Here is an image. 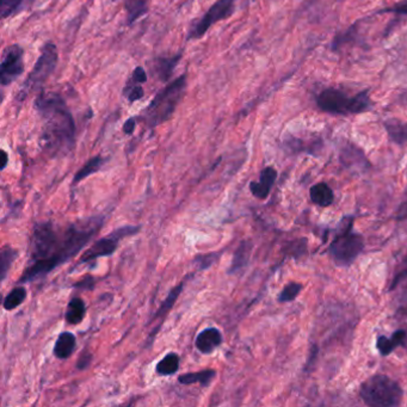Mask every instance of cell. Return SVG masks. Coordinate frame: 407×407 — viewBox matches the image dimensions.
I'll use <instances>...</instances> for the list:
<instances>
[{"label":"cell","mask_w":407,"mask_h":407,"mask_svg":"<svg viewBox=\"0 0 407 407\" xmlns=\"http://www.w3.org/2000/svg\"><path fill=\"white\" fill-rule=\"evenodd\" d=\"M103 225V219L92 218L57 227L52 223L35 225L29 243V261L18 283H29L48 275L75 257L88 245Z\"/></svg>","instance_id":"cell-1"},{"label":"cell","mask_w":407,"mask_h":407,"mask_svg":"<svg viewBox=\"0 0 407 407\" xmlns=\"http://www.w3.org/2000/svg\"><path fill=\"white\" fill-rule=\"evenodd\" d=\"M44 120L39 144L49 155L70 152L75 144V122L65 100L55 92H41L34 102Z\"/></svg>","instance_id":"cell-2"},{"label":"cell","mask_w":407,"mask_h":407,"mask_svg":"<svg viewBox=\"0 0 407 407\" xmlns=\"http://www.w3.org/2000/svg\"><path fill=\"white\" fill-rule=\"evenodd\" d=\"M185 91L187 75H183L158 92L142 115L146 124L155 128L169 121L183 100Z\"/></svg>","instance_id":"cell-3"},{"label":"cell","mask_w":407,"mask_h":407,"mask_svg":"<svg viewBox=\"0 0 407 407\" xmlns=\"http://www.w3.org/2000/svg\"><path fill=\"white\" fill-rule=\"evenodd\" d=\"M359 397L370 407H397L401 405L404 390L397 381L384 374L368 377L359 388Z\"/></svg>","instance_id":"cell-4"},{"label":"cell","mask_w":407,"mask_h":407,"mask_svg":"<svg viewBox=\"0 0 407 407\" xmlns=\"http://www.w3.org/2000/svg\"><path fill=\"white\" fill-rule=\"evenodd\" d=\"M352 223L354 220L346 219V226L328 247V254L338 267H350L364 249L363 236L352 231Z\"/></svg>","instance_id":"cell-5"},{"label":"cell","mask_w":407,"mask_h":407,"mask_svg":"<svg viewBox=\"0 0 407 407\" xmlns=\"http://www.w3.org/2000/svg\"><path fill=\"white\" fill-rule=\"evenodd\" d=\"M57 61H59V53H57V46L53 42H47L41 48L35 65L24 80L22 88L18 93L17 101H24L30 92L42 88V85L54 73V70L57 68Z\"/></svg>","instance_id":"cell-6"},{"label":"cell","mask_w":407,"mask_h":407,"mask_svg":"<svg viewBox=\"0 0 407 407\" xmlns=\"http://www.w3.org/2000/svg\"><path fill=\"white\" fill-rule=\"evenodd\" d=\"M140 231L139 226H123L101 238L90 246L79 259L78 264H86L102 257H110L117 249L120 241L127 236H135Z\"/></svg>","instance_id":"cell-7"},{"label":"cell","mask_w":407,"mask_h":407,"mask_svg":"<svg viewBox=\"0 0 407 407\" xmlns=\"http://www.w3.org/2000/svg\"><path fill=\"white\" fill-rule=\"evenodd\" d=\"M236 9V0H218L210 6L201 19H198L189 31L188 39H202L207 31L218 22L231 17Z\"/></svg>","instance_id":"cell-8"},{"label":"cell","mask_w":407,"mask_h":407,"mask_svg":"<svg viewBox=\"0 0 407 407\" xmlns=\"http://www.w3.org/2000/svg\"><path fill=\"white\" fill-rule=\"evenodd\" d=\"M24 72V50L19 44H11L1 54L0 64V83L1 86H9L15 83Z\"/></svg>","instance_id":"cell-9"},{"label":"cell","mask_w":407,"mask_h":407,"mask_svg":"<svg viewBox=\"0 0 407 407\" xmlns=\"http://www.w3.org/2000/svg\"><path fill=\"white\" fill-rule=\"evenodd\" d=\"M316 104L320 110L333 115L350 114L351 97L338 88H325L316 97Z\"/></svg>","instance_id":"cell-10"},{"label":"cell","mask_w":407,"mask_h":407,"mask_svg":"<svg viewBox=\"0 0 407 407\" xmlns=\"http://www.w3.org/2000/svg\"><path fill=\"white\" fill-rule=\"evenodd\" d=\"M223 332L219 328H207L197 334L195 346L201 354H209L223 346Z\"/></svg>","instance_id":"cell-11"},{"label":"cell","mask_w":407,"mask_h":407,"mask_svg":"<svg viewBox=\"0 0 407 407\" xmlns=\"http://www.w3.org/2000/svg\"><path fill=\"white\" fill-rule=\"evenodd\" d=\"M277 180V171L274 167L263 169L258 182L249 183V191L258 200H265L272 193V188Z\"/></svg>","instance_id":"cell-12"},{"label":"cell","mask_w":407,"mask_h":407,"mask_svg":"<svg viewBox=\"0 0 407 407\" xmlns=\"http://www.w3.org/2000/svg\"><path fill=\"white\" fill-rule=\"evenodd\" d=\"M77 348V337L72 332H61L59 334L53 354L59 359H70Z\"/></svg>","instance_id":"cell-13"},{"label":"cell","mask_w":407,"mask_h":407,"mask_svg":"<svg viewBox=\"0 0 407 407\" xmlns=\"http://www.w3.org/2000/svg\"><path fill=\"white\" fill-rule=\"evenodd\" d=\"M407 332L405 330H398L390 336H379L377 341V348L381 356H388L392 354L398 346H405L406 341Z\"/></svg>","instance_id":"cell-14"},{"label":"cell","mask_w":407,"mask_h":407,"mask_svg":"<svg viewBox=\"0 0 407 407\" xmlns=\"http://www.w3.org/2000/svg\"><path fill=\"white\" fill-rule=\"evenodd\" d=\"M310 197H311L312 203L323 208L331 206L334 201L332 189L330 188L325 182L312 185V188L310 189Z\"/></svg>","instance_id":"cell-15"},{"label":"cell","mask_w":407,"mask_h":407,"mask_svg":"<svg viewBox=\"0 0 407 407\" xmlns=\"http://www.w3.org/2000/svg\"><path fill=\"white\" fill-rule=\"evenodd\" d=\"M386 131L390 141L399 146L407 144V122H403L398 118H390L384 123Z\"/></svg>","instance_id":"cell-16"},{"label":"cell","mask_w":407,"mask_h":407,"mask_svg":"<svg viewBox=\"0 0 407 407\" xmlns=\"http://www.w3.org/2000/svg\"><path fill=\"white\" fill-rule=\"evenodd\" d=\"M182 54H177L175 57H158L154 61V73L162 82H167L175 72L176 66L178 65Z\"/></svg>","instance_id":"cell-17"},{"label":"cell","mask_w":407,"mask_h":407,"mask_svg":"<svg viewBox=\"0 0 407 407\" xmlns=\"http://www.w3.org/2000/svg\"><path fill=\"white\" fill-rule=\"evenodd\" d=\"M252 249L254 245L249 240L243 241L240 245L238 246V249L233 254L232 264L228 270V274H234L247 265Z\"/></svg>","instance_id":"cell-18"},{"label":"cell","mask_w":407,"mask_h":407,"mask_svg":"<svg viewBox=\"0 0 407 407\" xmlns=\"http://www.w3.org/2000/svg\"><path fill=\"white\" fill-rule=\"evenodd\" d=\"M216 377V370L214 369H206L201 372H187L178 377V382L184 386L195 385L201 384L203 387H208L210 382L214 380Z\"/></svg>","instance_id":"cell-19"},{"label":"cell","mask_w":407,"mask_h":407,"mask_svg":"<svg viewBox=\"0 0 407 407\" xmlns=\"http://www.w3.org/2000/svg\"><path fill=\"white\" fill-rule=\"evenodd\" d=\"M86 315V305L82 298H73L68 302L66 310L65 319L70 325H78Z\"/></svg>","instance_id":"cell-20"},{"label":"cell","mask_w":407,"mask_h":407,"mask_svg":"<svg viewBox=\"0 0 407 407\" xmlns=\"http://www.w3.org/2000/svg\"><path fill=\"white\" fill-rule=\"evenodd\" d=\"M180 366V356L176 352H170L158 362L155 370L162 377H171V375H175L176 372H178Z\"/></svg>","instance_id":"cell-21"},{"label":"cell","mask_w":407,"mask_h":407,"mask_svg":"<svg viewBox=\"0 0 407 407\" xmlns=\"http://www.w3.org/2000/svg\"><path fill=\"white\" fill-rule=\"evenodd\" d=\"M184 282H180V285H176L175 288L171 290L167 298L162 301L160 307L158 308L157 313L153 315V318L151 321H157V320H164V318L167 316V313L172 310V307L175 306L177 299L180 296L182 290H183Z\"/></svg>","instance_id":"cell-22"},{"label":"cell","mask_w":407,"mask_h":407,"mask_svg":"<svg viewBox=\"0 0 407 407\" xmlns=\"http://www.w3.org/2000/svg\"><path fill=\"white\" fill-rule=\"evenodd\" d=\"M104 165V159L101 155H96V157L91 158L88 162H85L80 170L77 172L73 178V184H78L82 180H86L88 176L96 173L98 171L101 170L102 167Z\"/></svg>","instance_id":"cell-23"},{"label":"cell","mask_w":407,"mask_h":407,"mask_svg":"<svg viewBox=\"0 0 407 407\" xmlns=\"http://www.w3.org/2000/svg\"><path fill=\"white\" fill-rule=\"evenodd\" d=\"M18 251L10 245H4L0 251V275L1 282H4L6 276L9 274L10 269L12 267L13 263L17 259Z\"/></svg>","instance_id":"cell-24"},{"label":"cell","mask_w":407,"mask_h":407,"mask_svg":"<svg viewBox=\"0 0 407 407\" xmlns=\"http://www.w3.org/2000/svg\"><path fill=\"white\" fill-rule=\"evenodd\" d=\"M26 296H28V293L23 285H18L16 288H13L4 299L3 306H4L5 311L10 312L16 310L17 307L22 305L23 302L26 301Z\"/></svg>","instance_id":"cell-25"},{"label":"cell","mask_w":407,"mask_h":407,"mask_svg":"<svg viewBox=\"0 0 407 407\" xmlns=\"http://www.w3.org/2000/svg\"><path fill=\"white\" fill-rule=\"evenodd\" d=\"M149 0H124V6L128 12V22L129 24L135 22L138 18L144 16L147 12Z\"/></svg>","instance_id":"cell-26"},{"label":"cell","mask_w":407,"mask_h":407,"mask_svg":"<svg viewBox=\"0 0 407 407\" xmlns=\"http://www.w3.org/2000/svg\"><path fill=\"white\" fill-rule=\"evenodd\" d=\"M370 106V97H369V92L362 91L351 97V108L350 114L356 115L361 114L367 111Z\"/></svg>","instance_id":"cell-27"},{"label":"cell","mask_w":407,"mask_h":407,"mask_svg":"<svg viewBox=\"0 0 407 407\" xmlns=\"http://www.w3.org/2000/svg\"><path fill=\"white\" fill-rule=\"evenodd\" d=\"M303 285L299 282H290L288 285H285V288L282 289L280 295H278V302L281 303H285V302L294 301L295 299L298 298L300 293H301Z\"/></svg>","instance_id":"cell-28"},{"label":"cell","mask_w":407,"mask_h":407,"mask_svg":"<svg viewBox=\"0 0 407 407\" xmlns=\"http://www.w3.org/2000/svg\"><path fill=\"white\" fill-rule=\"evenodd\" d=\"M24 0H1L0 3V15L3 19L11 17L17 12Z\"/></svg>","instance_id":"cell-29"},{"label":"cell","mask_w":407,"mask_h":407,"mask_svg":"<svg viewBox=\"0 0 407 407\" xmlns=\"http://www.w3.org/2000/svg\"><path fill=\"white\" fill-rule=\"evenodd\" d=\"M123 95H126L128 101L134 103V102L140 101L141 98L144 97V91L140 84H133V85L128 84L123 90Z\"/></svg>","instance_id":"cell-30"},{"label":"cell","mask_w":407,"mask_h":407,"mask_svg":"<svg viewBox=\"0 0 407 407\" xmlns=\"http://www.w3.org/2000/svg\"><path fill=\"white\" fill-rule=\"evenodd\" d=\"M221 257L220 252H214V254H198L193 259V263H196L198 267L201 270H205L207 267H211L218 259Z\"/></svg>","instance_id":"cell-31"},{"label":"cell","mask_w":407,"mask_h":407,"mask_svg":"<svg viewBox=\"0 0 407 407\" xmlns=\"http://www.w3.org/2000/svg\"><path fill=\"white\" fill-rule=\"evenodd\" d=\"M405 281H407V257L405 258V261L401 263V265L399 267L397 272H395L393 281H392V283H390V292L394 290V289L397 288L398 285H401Z\"/></svg>","instance_id":"cell-32"},{"label":"cell","mask_w":407,"mask_h":407,"mask_svg":"<svg viewBox=\"0 0 407 407\" xmlns=\"http://www.w3.org/2000/svg\"><path fill=\"white\" fill-rule=\"evenodd\" d=\"M379 13H397V15H407V0H404L399 4H395L392 8H387L385 10H381Z\"/></svg>","instance_id":"cell-33"},{"label":"cell","mask_w":407,"mask_h":407,"mask_svg":"<svg viewBox=\"0 0 407 407\" xmlns=\"http://www.w3.org/2000/svg\"><path fill=\"white\" fill-rule=\"evenodd\" d=\"M131 82L135 84H140V85L147 82V73H146V70L141 66H138L135 70H134V72H133Z\"/></svg>","instance_id":"cell-34"},{"label":"cell","mask_w":407,"mask_h":407,"mask_svg":"<svg viewBox=\"0 0 407 407\" xmlns=\"http://www.w3.org/2000/svg\"><path fill=\"white\" fill-rule=\"evenodd\" d=\"M92 361V354L88 352V351H84L83 354H80V357L78 359V363H77V368H78L79 370H84V369H86L91 363Z\"/></svg>","instance_id":"cell-35"},{"label":"cell","mask_w":407,"mask_h":407,"mask_svg":"<svg viewBox=\"0 0 407 407\" xmlns=\"http://www.w3.org/2000/svg\"><path fill=\"white\" fill-rule=\"evenodd\" d=\"M136 128V120L134 117L128 118L123 124V133L127 135H131Z\"/></svg>","instance_id":"cell-36"},{"label":"cell","mask_w":407,"mask_h":407,"mask_svg":"<svg viewBox=\"0 0 407 407\" xmlns=\"http://www.w3.org/2000/svg\"><path fill=\"white\" fill-rule=\"evenodd\" d=\"M73 287H75V288L93 289V287H95V280L92 277H90V276H88L83 281L77 282Z\"/></svg>","instance_id":"cell-37"},{"label":"cell","mask_w":407,"mask_h":407,"mask_svg":"<svg viewBox=\"0 0 407 407\" xmlns=\"http://www.w3.org/2000/svg\"><path fill=\"white\" fill-rule=\"evenodd\" d=\"M397 220L407 221V201L404 202L399 207L398 211H397Z\"/></svg>","instance_id":"cell-38"},{"label":"cell","mask_w":407,"mask_h":407,"mask_svg":"<svg viewBox=\"0 0 407 407\" xmlns=\"http://www.w3.org/2000/svg\"><path fill=\"white\" fill-rule=\"evenodd\" d=\"M1 155H3V164H1V170H5V167H8V162H9V155L8 153L3 151L1 152Z\"/></svg>","instance_id":"cell-39"}]
</instances>
